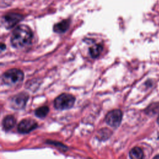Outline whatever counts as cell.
Segmentation results:
<instances>
[{"mask_svg":"<svg viewBox=\"0 0 159 159\" xmlns=\"http://www.w3.org/2000/svg\"><path fill=\"white\" fill-rule=\"evenodd\" d=\"M33 37L32 32L30 28L26 25H20L13 30L11 42L15 48H22L29 45Z\"/></svg>","mask_w":159,"mask_h":159,"instance_id":"6da1fadb","label":"cell"},{"mask_svg":"<svg viewBox=\"0 0 159 159\" xmlns=\"http://www.w3.org/2000/svg\"><path fill=\"white\" fill-rule=\"evenodd\" d=\"M24 79L23 72L19 69L12 68L4 72L2 76V80L7 85H14L21 82Z\"/></svg>","mask_w":159,"mask_h":159,"instance_id":"7a4b0ae2","label":"cell"},{"mask_svg":"<svg viewBox=\"0 0 159 159\" xmlns=\"http://www.w3.org/2000/svg\"><path fill=\"white\" fill-rule=\"evenodd\" d=\"M75 101V97L70 94H61L58 96L54 101V106L60 110L68 109L71 108Z\"/></svg>","mask_w":159,"mask_h":159,"instance_id":"3957f363","label":"cell"},{"mask_svg":"<svg viewBox=\"0 0 159 159\" xmlns=\"http://www.w3.org/2000/svg\"><path fill=\"white\" fill-rule=\"evenodd\" d=\"M122 113L119 109H114L109 112L105 117L106 123L111 127H117L122 120Z\"/></svg>","mask_w":159,"mask_h":159,"instance_id":"277c9868","label":"cell"},{"mask_svg":"<svg viewBox=\"0 0 159 159\" xmlns=\"http://www.w3.org/2000/svg\"><path fill=\"white\" fill-rule=\"evenodd\" d=\"M29 99V95L25 93H20L14 96L11 101V106L13 109H21L24 108Z\"/></svg>","mask_w":159,"mask_h":159,"instance_id":"5b68a950","label":"cell"},{"mask_svg":"<svg viewBox=\"0 0 159 159\" xmlns=\"http://www.w3.org/2000/svg\"><path fill=\"white\" fill-rule=\"evenodd\" d=\"M37 127V124L35 120L31 119H26L20 122L17 126V130L21 134H27L35 129Z\"/></svg>","mask_w":159,"mask_h":159,"instance_id":"8992f818","label":"cell"},{"mask_svg":"<svg viewBox=\"0 0 159 159\" xmlns=\"http://www.w3.org/2000/svg\"><path fill=\"white\" fill-rule=\"evenodd\" d=\"M21 15L16 13H10L3 17L2 22L6 29H11L21 20Z\"/></svg>","mask_w":159,"mask_h":159,"instance_id":"52a82bcc","label":"cell"},{"mask_svg":"<svg viewBox=\"0 0 159 159\" xmlns=\"http://www.w3.org/2000/svg\"><path fill=\"white\" fill-rule=\"evenodd\" d=\"M16 124V119L14 116L9 115L6 116L2 120V127L6 130H11Z\"/></svg>","mask_w":159,"mask_h":159,"instance_id":"ba28073f","label":"cell"},{"mask_svg":"<svg viewBox=\"0 0 159 159\" xmlns=\"http://www.w3.org/2000/svg\"><path fill=\"white\" fill-rule=\"evenodd\" d=\"M69 24L68 20H63L54 25L53 30L57 33H63L68 29Z\"/></svg>","mask_w":159,"mask_h":159,"instance_id":"9c48e42d","label":"cell"},{"mask_svg":"<svg viewBox=\"0 0 159 159\" xmlns=\"http://www.w3.org/2000/svg\"><path fill=\"white\" fill-rule=\"evenodd\" d=\"M129 156L131 158L133 159H140L143 157V153L140 148L135 147L130 150L129 152Z\"/></svg>","mask_w":159,"mask_h":159,"instance_id":"30bf717a","label":"cell"},{"mask_svg":"<svg viewBox=\"0 0 159 159\" xmlns=\"http://www.w3.org/2000/svg\"><path fill=\"white\" fill-rule=\"evenodd\" d=\"M102 50V46L100 44H96L89 48V53L93 58L98 57Z\"/></svg>","mask_w":159,"mask_h":159,"instance_id":"8fae6325","label":"cell"},{"mask_svg":"<svg viewBox=\"0 0 159 159\" xmlns=\"http://www.w3.org/2000/svg\"><path fill=\"white\" fill-rule=\"evenodd\" d=\"M49 112V109L47 106H42L37 108L35 111V114L39 118L45 117Z\"/></svg>","mask_w":159,"mask_h":159,"instance_id":"7c38bea8","label":"cell"},{"mask_svg":"<svg viewBox=\"0 0 159 159\" xmlns=\"http://www.w3.org/2000/svg\"><path fill=\"white\" fill-rule=\"evenodd\" d=\"M6 48V45L4 44V43H1V50L2 51V50H4V49Z\"/></svg>","mask_w":159,"mask_h":159,"instance_id":"4fadbf2b","label":"cell"},{"mask_svg":"<svg viewBox=\"0 0 159 159\" xmlns=\"http://www.w3.org/2000/svg\"><path fill=\"white\" fill-rule=\"evenodd\" d=\"M157 122L159 124V116H158V119H157Z\"/></svg>","mask_w":159,"mask_h":159,"instance_id":"5bb4252c","label":"cell"},{"mask_svg":"<svg viewBox=\"0 0 159 159\" xmlns=\"http://www.w3.org/2000/svg\"><path fill=\"white\" fill-rule=\"evenodd\" d=\"M159 157V156H157V157H155V158H158Z\"/></svg>","mask_w":159,"mask_h":159,"instance_id":"9a60e30c","label":"cell"}]
</instances>
